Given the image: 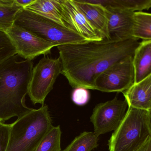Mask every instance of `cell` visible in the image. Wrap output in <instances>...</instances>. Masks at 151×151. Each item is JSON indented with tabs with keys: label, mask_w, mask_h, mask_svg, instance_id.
Returning a JSON list of instances; mask_svg holds the SVG:
<instances>
[{
	"label": "cell",
	"mask_w": 151,
	"mask_h": 151,
	"mask_svg": "<svg viewBox=\"0 0 151 151\" xmlns=\"http://www.w3.org/2000/svg\"><path fill=\"white\" fill-rule=\"evenodd\" d=\"M25 9L65 26L62 19L60 0H35Z\"/></svg>",
	"instance_id": "9a60e30c"
},
{
	"label": "cell",
	"mask_w": 151,
	"mask_h": 151,
	"mask_svg": "<svg viewBox=\"0 0 151 151\" xmlns=\"http://www.w3.org/2000/svg\"><path fill=\"white\" fill-rule=\"evenodd\" d=\"M90 98V93L88 89L82 87L76 88L73 91L72 100L78 105H85L88 102Z\"/></svg>",
	"instance_id": "7402d4cb"
},
{
	"label": "cell",
	"mask_w": 151,
	"mask_h": 151,
	"mask_svg": "<svg viewBox=\"0 0 151 151\" xmlns=\"http://www.w3.org/2000/svg\"><path fill=\"white\" fill-rule=\"evenodd\" d=\"M127 107L125 99L119 100L117 97L97 105L90 118L94 126L95 134L99 137L114 131L125 117Z\"/></svg>",
	"instance_id": "ba28073f"
},
{
	"label": "cell",
	"mask_w": 151,
	"mask_h": 151,
	"mask_svg": "<svg viewBox=\"0 0 151 151\" xmlns=\"http://www.w3.org/2000/svg\"><path fill=\"white\" fill-rule=\"evenodd\" d=\"M53 126L47 105L33 109L11 124L6 151H35Z\"/></svg>",
	"instance_id": "3957f363"
},
{
	"label": "cell",
	"mask_w": 151,
	"mask_h": 151,
	"mask_svg": "<svg viewBox=\"0 0 151 151\" xmlns=\"http://www.w3.org/2000/svg\"><path fill=\"white\" fill-rule=\"evenodd\" d=\"M133 56L113 65L99 75L95 81L96 90L123 93L129 89L134 83Z\"/></svg>",
	"instance_id": "52a82bcc"
},
{
	"label": "cell",
	"mask_w": 151,
	"mask_h": 151,
	"mask_svg": "<svg viewBox=\"0 0 151 151\" xmlns=\"http://www.w3.org/2000/svg\"><path fill=\"white\" fill-rule=\"evenodd\" d=\"M133 38L151 40V13L143 12H134Z\"/></svg>",
	"instance_id": "2e32d148"
},
{
	"label": "cell",
	"mask_w": 151,
	"mask_h": 151,
	"mask_svg": "<svg viewBox=\"0 0 151 151\" xmlns=\"http://www.w3.org/2000/svg\"><path fill=\"white\" fill-rule=\"evenodd\" d=\"M35 0H15V3L20 7L25 9L28 5L33 2Z\"/></svg>",
	"instance_id": "cb8c5ba5"
},
{
	"label": "cell",
	"mask_w": 151,
	"mask_h": 151,
	"mask_svg": "<svg viewBox=\"0 0 151 151\" xmlns=\"http://www.w3.org/2000/svg\"><path fill=\"white\" fill-rule=\"evenodd\" d=\"M137 151H151V136Z\"/></svg>",
	"instance_id": "d4e9b609"
},
{
	"label": "cell",
	"mask_w": 151,
	"mask_h": 151,
	"mask_svg": "<svg viewBox=\"0 0 151 151\" xmlns=\"http://www.w3.org/2000/svg\"><path fill=\"white\" fill-rule=\"evenodd\" d=\"M23 8L16 3L0 5V31L6 33L15 23L16 18Z\"/></svg>",
	"instance_id": "ac0fdd59"
},
{
	"label": "cell",
	"mask_w": 151,
	"mask_h": 151,
	"mask_svg": "<svg viewBox=\"0 0 151 151\" xmlns=\"http://www.w3.org/2000/svg\"><path fill=\"white\" fill-rule=\"evenodd\" d=\"M151 136L149 111L128 107L108 141L109 151H137Z\"/></svg>",
	"instance_id": "277c9868"
},
{
	"label": "cell",
	"mask_w": 151,
	"mask_h": 151,
	"mask_svg": "<svg viewBox=\"0 0 151 151\" xmlns=\"http://www.w3.org/2000/svg\"><path fill=\"white\" fill-rule=\"evenodd\" d=\"M61 14L65 26L81 35L87 41H100L99 36L74 0H60Z\"/></svg>",
	"instance_id": "30bf717a"
},
{
	"label": "cell",
	"mask_w": 151,
	"mask_h": 151,
	"mask_svg": "<svg viewBox=\"0 0 151 151\" xmlns=\"http://www.w3.org/2000/svg\"><path fill=\"white\" fill-rule=\"evenodd\" d=\"M17 55L16 48L8 35L0 31V64Z\"/></svg>",
	"instance_id": "44dd1931"
},
{
	"label": "cell",
	"mask_w": 151,
	"mask_h": 151,
	"mask_svg": "<svg viewBox=\"0 0 151 151\" xmlns=\"http://www.w3.org/2000/svg\"><path fill=\"white\" fill-rule=\"evenodd\" d=\"M140 43L132 38L59 45L57 48L62 63L61 74L73 88L96 90L98 76L113 65L133 56Z\"/></svg>",
	"instance_id": "6da1fadb"
},
{
	"label": "cell",
	"mask_w": 151,
	"mask_h": 151,
	"mask_svg": "<svg viewBox=\"0 0 151 151\" xmlns=\"http://www.w3.org/2000/svg\"><path fill=\"white\" fill-rule=\"evenodd\" d=\"M77 7L103 40H110L105 6L89 1L74 0Z\"/></svg>",
	"instance_id": "7c38bea8"
},
{
	"label": "cell",
	"mask_w": 151,
	"mask_h": 151,
	"mask_svg": "<svg viewBox=\"0 0 151 151\" xmlns=\"http://www.w3.org/2000/svg\"><path fill=\"white\" fill-rule=\"evenodd\" d=\"M122 93L128 107L149 111L151 109V75Z\"/></svg>",
	"instance_id": "4fadbf2b"
},
{
	"label": "cell",
	"mask_w": 151,
	"mask_h": 151,
	"mask_svg": "<svg viewBox=\"0 0 151 151\" xmlns=\"http://www.w3.org/2000/svg\"><path fill=\"white\" fill-rule=\"evenodd\" d=\"M98 141L99 136L94 132H84L63 151H92L98 146Z\"/></svg>",
	"instance_id": "e0dca14e"
},
{
	"label": "cell",
	"mask_w": 151,
	"mask_h": 151,
	"mask_svg": "<svg viewBox=\"0 0 151 151\" xmlns=\"http://www.w3.org/2000/svg\"><path fill=\"white\" fill-rule=\"evenodd\" d=\"M105 7L110 40L122 41L133 38L134 12L112 4Z\"/></svg>",
	"instance_id": "8fae6325"
},
{
	"label": "cell",
	"mask_w": 151,
	"mask_h": 151,
	"mask_svg": "<svg viewBox=\"0 0 151 151\" xmlns=\"http://www.w3.org/2000/svg\"><path fill=\"white\" fill-rule=\"evenodd\" d=\"M134 72V84L151 75V40H143L135 51L133 56Z\"/></svg>",
	"instance_id": "5bb4252c"
},
{
	"label": "cell",
	"mask_w": 151,
	"mask_h": 151,
	"mask_svg": "<svg viewBox=\"0 0 151 151\" xmlns=\"http://www.w3.org/2000/svg\"><path fill=\"white\" fill-rule=\"evenodd\" d=\"M108 4H113L133 12H138L150 9L151 0H110Z\"/></svg>",
	"instance_id": "ffe728a7"
},
{
	"label": "cell",
	"mask_w": 151,
	"mask_h": 151,
	"mask_svg": "<svg viewBox=\"0 0 151 151\" xmlns=\"http://www.w3.org/2000/svg\"><path fill=\"white\" fill-rule=\"evenodd\" d=\"M62 132L60 126L49 129L35 151H61Z\"/></svg>",
	"instance_id": "d6986e66"
},
{
	"label": "cell",
	"mask_w": 151,
	"mask_h": 151,
	"mask_svg": "<svg viewBox=\"0 0 151 151\" xmlns=\"http://www.w3.org/2000/svg\"><path fill=\"white\" fill-rule=\"evenodd\" d=\"M6 33L14 45L17 54L25 60L32 61L41 55L50 54L53 48L59 46L39 38L15 24Z\"/></svg>",
	"instance_id": "9c48e42d"
},
{
	"label": "cell",
	"mask_w": 151,
	"mask_h": 151,
	"mask_svg": "<svg viewBox=\"0 0 151 151\" xmlns=\"http://www.w3.org/2000/svg\"><path fill=\"white\" fill-rule=\"evenodd\" d=\"M62 70V63L59 57L52 59L46 56L33 67L28 93L33 104L44 105L46 97L53 90Z\"/></svg>",
	"instance_id": "8992f818"
},
{
	"label": "cell",
	"mask_w": 151,
	"mask_h": 151,
	"mask_svg": "<svg viewBox=\"0 0 151 151\" xmlns=\"http://www.w3.org/2000/svg\"><path fill=\"white\" fill-rule=\"evenodd\" d=\"M149 116H150V123L151 125V109H150V110H149Z\"/></svg>",
	"instance_id": "484cf974"
},
{
	"label": "cell",
	"mask_w": 151,
	"mask_h": 151,
	"mask_svg": "<svg viewBox=\"0 0 151 151\" xmlns=\"http://www.w3.org/2000/svg\"><path fill=\"white\" fill-rule=\"evenodd\" d=\"M11 124L0 121V151H6L9 138Z\"/></svg>",
	"instance_id": "603a6c76"
},
{
	"label": "cell",
	"mask_w": 151,
	"mask_h": 151,
	"mask_svg": "<svg viewBox=\"0 0 151 151\" xmlns=\"http://www.w3.org/2000/svg\"><path fill=\"white\" fill-rule=\"evenodd\" d=\"M14 24L39 38L59 45L87 41L66 27L25 9H23L19 13Z\"/></svg>",
	"instance_id": "5b68a950"
},
{
	"label": "cell",
	"mask_w": 151,
	"mask_h": 151,
	"mask_svg": "<svg viewBox=\"0 0 151 151\" xmlns=\"http://www.w3.org/2000/svg\"><path fill=\"white\" fill-rule=\"evenodd\" d=\"M12 56L0 64V121L21 117L32 108L25 104L33 68L32 61Z\"/></svg>",
	"instance_id": "7a4b0ae2"
}]
</instances>
